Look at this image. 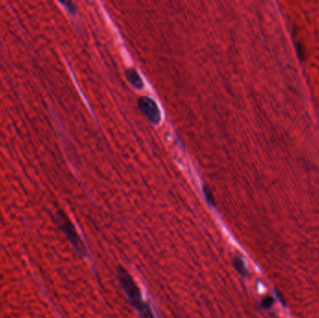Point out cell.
<instances>
[{"instance_id": "5b68a950", "label": "cell", "mask_w": 319, "mask_h": 318, "mask_svg": "<svg viewBox=\"0 0 319 318\" xmlns=\"http://www.w3.org/2000/svg\"><path fill=\"white\" fill-rule=\"evenodd\" d=\"M204 194H205L207 203L209 205L214 206L215 205V198H214V195H213L212 191L210 190V188L207 185L204 186Z\"/></svg>"}, {"instance_id": "3957f363", "label": "cell", "mask_w": 319, "mask_h": 318, "mask_svg": "<svg viewBox=\"0 0 319 318\" xmlns=\"http://www.w3.org/2000/svg\"><path fill=\"white\" fill-rule=\"evenodd\" d=\"M138 106L147 119L152 124H159L161 122V112L157 103L148 96L140 97Z\"/></svg>"}, {"instance_id": "8992f818", "label": "cell", "mask_w": 319, "mask_h": 318, "mask_svg": "<svg viewBox=\"0 0 319 318\" xmlns=\"http://www.w3.org/2000/svg\"><path fill=\"white\" fill-rule=\"evenodd\" d=\"M234 264H235V267H236L237 270L241 273V274H246V270H245V267H244V264H243V262H242V260L240 259V258H238L237 257L236 259H235V262H234Z\"/></svg>"}, {"instance_id": "ba28073f", "label": "cell", "mask_w": 319, "mask_h": 318, "mask_svg": "<svg viewBox=\"0 0 319 318\" xmlns=\"http://www.w3.org/2000/svg\"><path fill=\"white\" fill-rule=\"evenodd\" d=\"M273 302H274L273 298H272V297H268L263 300L262 305H263V307L269 308L271 305H272V304H273Z\"/></svg>"}, {"instance_id": "277c9868", "label": "cell", "mask_w": 319, "mask_h": 318, "mask_svg": "<svg viewBox=\"0 0 319 318\" xmlns=\"http://www.w3.org/2000/svg\"><path fill=\"white\" fill-rule=\"evenodd\" d=\"M125 74L128 82H130L136 90H142L144 88V82L142 81L141 77L139 76V74L135 71L134 68L127 69Z\"/></svg>"}, {"instance_id": "7a4b0ae2", "label": "cell", "mask_w": 319, "mask_h": 318, "mask_svg": "<svg viewBox=\"0 0 319 318\" xmlns=\"http://www.w3.org/2000/svg\"><path fill=\"white\" fill-rule=\"evenodd\" d=\"M55 219L58 227L61 229V231L67 238V240L70 242V244L72 245L76 252L79 254V256H86L87 255L86 246L83 244L82 238L77 233L75 227L73 225L71 220L68 218V216L65 215L64 211H58L55 215Z\"/></svg>"}, {"instance_id": "52a82bcc", "label": "cell", "mask_w": 319, "mask_h": 318, "mask_svg": "<svg viewBox=\"0 0 319 318\" xmlns=\"http://www.w3.org/2000/svg\"><path fill=\"white\" fill-rule=\"evenodd\" d=\"M62 4H64L66 7V9L69 10L70 13H72V14L76 13L77 9H76V6H75V4L73 2H62Z\"/></svg>"}, {"instance_id": "6da1fadb", "label": "cell", "mask_w": 319, "mask_h": 318, "mask_svg": "<svg viewBox=\"0 0 319 318\" xmlns=\"http://www.w3.org/2000/svg\"><path fill=\"white\" fill-rule=\"evenodd\" d=\"M119 280L124 288V292L130 300V303L134 306L139 313L141 318H154L151 308L143 300L140 289L134 283L133 277L131 276L128 272L120 267L118 271Z\"/></svg>"}]
</instances>
